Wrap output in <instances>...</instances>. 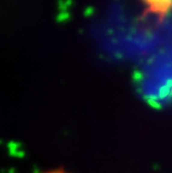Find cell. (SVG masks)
Wrapping results in <instances>:
<instances>
[{
    "instance_id": "1",
    "label": "cell",
    "mask_w": 172,
    "mask_h": 173,
    "mask_svg": "<svg viewBox=\"0 0 172 173\" xmlns=\"http://www.w3.org/2000/svg\"><path fill=\"white\" fill-rule=\"evenodd\" d=\"M146 6V12H152L163 18L172 10V0H142Z\"/></svg>"
}]
</instances>
